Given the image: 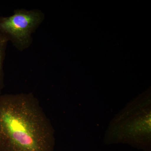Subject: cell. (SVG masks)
<instances>
[{"label": "cell", "instance_id": "cell-1", "mask_svg": "<svg viewBox=\"0 0 151 151\" xmlns=\"http://www.w3.org/2000/svg\"><path fill=\"white\" fill-rule=\"evenodd\" d=\"M54 130L33 93L0 95V151H52Z\"/></svg>", "mask_w": 151, "mask_h": 151}, {"label": "cell", "instance_id": "cell-3", "mask_svg": "<svg viewBox=\"0 0 151 151\" xmlns=\"http://www.w3.org/2000/svg\"><path fill=\"white\" fill-rule=\"evenodd\" d=\"M8 42L7 41L0 37V94L4 87V73L3 66Z\"/></svg>", "mask_w": 151, "mask_h": 151}, {"label": "cell", "instance_id": "cell-2", "mask_svg": "<svg viewBox=\"0 0 151 151\" xmlns=\"http://www.w3.org/2000/svg\"><path fill=\"white\" fill-rule=\"evenodd\" d=\"M45 17L44 13L38 9H17L10 16H0V37L11 42L19 51H24L32 44V34Z\"/></svg>", "mask_w": 151, "mask_h": 151}]
</instances>
